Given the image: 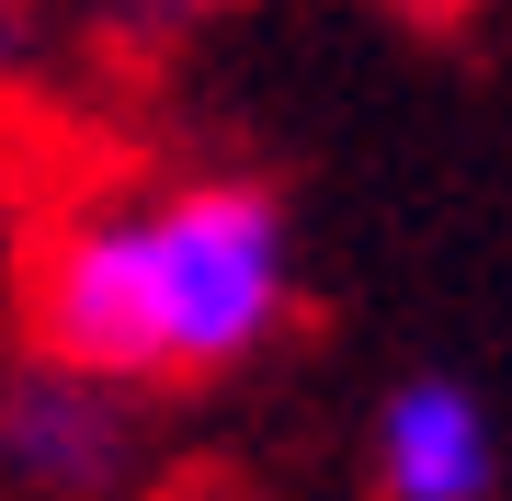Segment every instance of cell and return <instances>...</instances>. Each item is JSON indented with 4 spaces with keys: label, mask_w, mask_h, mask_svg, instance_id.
I'll list each match as a JSON object with an SVG mask.
<instances>
[{
    "label": "cell",
    "mask_w": 512,
    "mask_h": 501,
    "mask_svg": "<svg viewBox=\"0 0 512 501\" xmlns=\"http://www.w3.org/2000/svg\"><path fill=\"white\" fill-rule=\"evenodd\" d=\"M365 467H376V501H490L501 490V422L467 376L421 365L376 399Z\"/></svg>",
    "instance_id": "3957f363"
},
{
    "label": "cell",
    "mask_w": 512,
    "mask_h": 501,
    "mask_svg": "<svg viewBox=\"0 0 512 501\" xmlns=\"http://www.w3.org/2000/svg\"><path fill=\"white\" fill-rule=\"evenodd\" d=\"M92 12L114 23V35H171V23H194V12H217V0H92Z\"/></svg>",
    "instance_id": "277c9868"
},
{
    "label": "cell",
    "mask_w": 512,
    "mask_h": 501,
    "mask_svg": "<svg viewBox=\"0 0 512 501\" xmlns=\"http://www.w3.org/2000/svg\"><path fill=\"white\" fill-rule=\"evenodd\" d=\"M296 319V228L251 171L92 194L23 251V353L92 365L114 388H217Z\"/></svg>",
    "instance_id": "6da1fadb"
},
{
    "label": "cell",
    "mask_w": 512,
    "mask_h": 501,
    "mask_svg": "<svg viewBox=\"0 0 512 501\" xmlns=\"http://www.w3.org/2000/svg\"><path fill=\"white\" fill-rule=\"evenodd\" d=\"M12 12H23V0H0V23H12Z\"/></svg>",
    "instance_id": "5b68a950"
},
{
    "label": "cell",
    "mask_w": 512,
    "mask_h": 501,
    "mask_svg": "<svg viewBox=\"0 0 512 501\" xmlns=\"http://www.w3.org/2000/svg\"><path fill=\"white\" fill-rule=\"evenodd\" d=\"M0 479L23 501H126L148 479L137 388H114L92 365H57V353H23L0 376Z\"/></svg>",
    "instance_id": "7a4b0ae2"
}]
</instances>
